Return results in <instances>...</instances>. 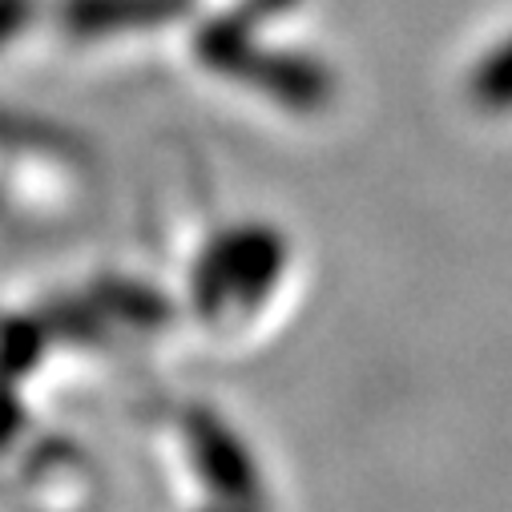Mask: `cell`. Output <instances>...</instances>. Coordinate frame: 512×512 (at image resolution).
<instances>
[{
	"label": "cell",
	"instance_id": "obj_2",
	"mask_svg": "<svg viewBox=\"0 0 512 512\" xmlns=\"http://www.w3.org/2000/svg\"><path fill=\"white\" fill-rule=\"evenodd\" d=\"M472 97L484 109H512V37L480 61L472 73Z\"/></svg>",
	"mask_w": 512,
	"mask_h": 512
},
{
	"label": "cell",
	"instance_id": "obj_1",
	"mask_svg": "<svg viewBox=\"0 0 512 512\" xmlns=\"http://www.w3.org/2000/svg\"><path fill=\"white\" fill-rule=\"evenodd\" d=\"M174 9V0H69L65 17L77 29H117V25H142L154 17H166Z\"/></svg>",
	"mask_w": 512,
	"mask_h": 512
}]
</instances>
